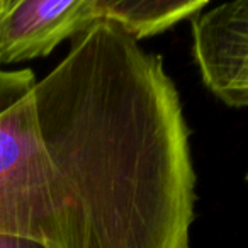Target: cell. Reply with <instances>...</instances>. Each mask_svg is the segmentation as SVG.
Instances as JSON below:
<instances>
[{"label": "cell", "mask_w": 248, "mask_h": 248, "mask_svg": "<svg viewBox=\"0 0 248 248\" xmlns=\"http://www.w3.org/2000/svg\"><path fill=\"white\" fill-rule=\"evenodd\" d=\"M31 70H0V234L58 248Z\"/></svg>", "instance_id": "obj_1"}, {"label": "cell", "mask_w": 248, "mask_h": 248, "mask_svg": "<svg viewBox=\"0 0 248 248\" xmlns=\"http://www.w3.org/2000/svg\"><path fill=\"white\" fill-rule=\"evenodd\" d=\"M143 17L138 0H0V63L48 56L63 41L102 24L135 34Z\"/></svg>", "instance_id": "obj_2"}, {"label": "cell", "mask_w": 248, "mask_h": 248, "mask_svg": "<svg viewBox=\"0 0 248 248\" xmlns=\"http://www.w3.org/2000/svg\"><path fill=\"white\" fill-rule=\"evenodd\" d=\"M190 21L194 62L206 89L226 106L248 107V0L207 4Z\"/></svg>", "instance_id": "obj_3"}, {"label": "cell", "mask_w": 248, "mask_h": 248, "mask_svg": "<svg viewBox=\"0 0 248 248\" xmlns=\"http://www.w3.org/2000/svg\"><path fill=\"white\" fill-rule=\"evenodd\" d=\"M0 248H48L38 241L28 238L12 236V234H0Z\"/></svg>", "instance_id": "obj_4"}, {"label": "cell", "mask_w": 248, "mask_h": 248, "mask_svg": "<svg viewBox=\"0 0 248 248\" xmlns=\"http://www.w3.org/2000/svg\"><path fill=\"white\" fill-rule=\"evenodd\" d=\"M247 180H248V172H247Z\"/></svg>", "instance_id": "obj_5"}]
</instances>
